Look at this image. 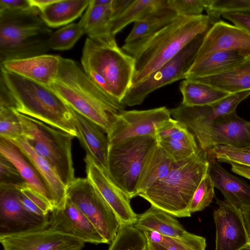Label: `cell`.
Returning a JSON list of instances; mask_svg holds the SVG:
<instances>
[{
    "label": "cell",
    "mask_w": 250,
    "mask_h": 250,
    "mask_svg": "<svg viewBox=\"0 0 250 250\" xmlns=\"http://www.w3.org/2000/svg\"><path fill=\"white\" fill-rule=\"evenodd\" d=\"M212 24L207 15L178 16L155 33L125 43L122 49L134 61L131 86L143 81L170 61Z\"/></svg>",
    "instance_id": "6da1fadb"
},
{
    "label": "cell",
    "mask_w": 250,
    "mask_h": 250,
    "mask_svg": "<svg viewBox=\"0 0 250 250\" xmlns=\"http://www.w3.org/2000/svg\"><path fill=\"white\" fill-rule=\"evenodd\" d=\"M49 87L72 110L93 121L107 134L114 115L125 105L94 83L75 61L60 57L58 76Z\"/></svg>",
    "instance_id": "7a4b0ae2"
},
{
    "label": "cell",
    "mask_w": 250,
    "mask_h": 250,
    "mask_svg": "<svg viewBox=\"0 0 250 250\" xmlns=\"http://www.w3.org/2000/svg\"><path fill=\"white\" fill-rule=\"evenodd\" d=\"M0 68V81L11 97L14 110L77 138L72 109L53 90Z\"/></svg>",
    "instance_id": "3957f363"
},
{
    "label": "cell",
    "mask_w": 250,
    "mask_h": 250,
    "mask_svg": "<svg viewBox=\"0 0 250 250\" xmlns=\"http://www.w3.org/2000/svg\"><path fill=\"white\" fill-rule=\"evenodd\" d=\"M208 167V152L200 148L191 158L175 162L164 178L138 196L173 216L189 217V203Z\"/></svg>",
    "instance_id": "277c9868"
},
{
    "label": "cell",
    "mask_w": 250,
    "mask_h": 250,
    "mask_svg": "<svg viewBox=\"0 0 250 250\" xmlns=\"http://www.w3.org/2000/svg\"><path fill=\"white\" fill-rule=\"evenodd\" d=\"M51 30L32 7L0 11V62L45 54Z\"/></svg>",
    "instance_id": "5b68a950"
},
{
    "label": "cell",
    "mask_w": 250,
    "mask_h": 250,
    "mask_svg": "<svg viewBox=\"0 0 250 250\" xmlns=\"http://www.w3.org/2000/svg\"><path fill=\"white\" fill-rule=\"evenodd\" d=\"M86 76L110 96L121 102L132 85L133 58L117 44L105 45L87 38L81 59Z\"/></svg>",
    "instance_id": "8992f818"
},
{
    "label": "cell",
    "mask_w": 250,
    "mask_h": 250,
    "mask_svg": "<svg viewBox=\"0 0 250 250\" xmlns=\"http://www.w3.org/2000/svg\"><path fill=\"white\" fill-rule=\"evenodd\" d=\"M15 112L21 125L22 136L34 151L48 162L66 187L75 179L72 156V141L74 137Z\"/></svg>",
    "instance_id": "52a82bcc"
},
{
    "label": "cell",
    "mask_w": 250,
    "mask_h": 250,
    "mask_svg": "<svg viewBox=\"0 0 250 250\" xmlns=\"http://www.w3.org/2000/svg\"><path fill=\"white\" fill-rule=\"evenodd\" d=\"M157 143L156 136L146 135L110 144L107 173L130 199L137 196L142 169L150 151Z\"/></svg>",
    "instance_id": "ba28073f"
},
{
    "label": "cell",
    "mask_w": 250,
    "mask_h": 250,
    "mask_svg": "<svg viewBox=\"0 0 250 250\" xmlns=\"http://www.w3.org/2000/svg\"><path fill=\"white\" fill-rule=\"evenodd\" d=\"M207 31L197 36L173 58L146 79L132 85L121 103L129 106L140 105L157 89L179 80L186 79Z\"/></svg>",
    "instance_id": "9c48e42d"
},
{
    "label": "cell",
    "mask_w": 250,
    "mask_h": 250,
    "mask_svg": "<svg viewBox=\"0 0 250 250\" xmlns=\"http://www.w3.org/2000/svg\"><path fill=\"white\" fill-rule=\"evenodd\" d=\"M66 188L67 198L91 222L106 244H110L122 223L96 188L87 177L75 178Z\"/></svg>",
    "instance_id": "30bf717a"
},
{
    "label": "cell",
    "mask_w": 250,
    "mask_h": 250,
    "mask_svg": "<svg viewBox=\"0 0 250 250\" xmlns=\"http://www.w3.org/2000/svg\"><path fill=\"white\" fill-rule=\"evenodd\" d=\"M248 123L234 111L207 123L185 126L194 135L199 147L208 152L220 145L239 148L250 146Z\"/></svg>",
    "instance_id": "8fae6325"
},
{
    "label": "cell",
    "mask_w": 250,
    "mask_h": 250,
    "mask_svg": "<svg viewBox=\"0 0 250 250\" xmlns=\"http://www.w3.org/2000/svg\"><path fill=\"white\" fill-rule=\"evenodd\" d=\"M165 106L143 110H123L115 114L107 136L110 144L138 136H156L157 130L171 117Z\"/></svg>",
    "instance_id": "7c38bea8"
},
{
    "label": "cell",
    "mask_w": 250,
    "mask_h": 250,
    "mask_svg": "<svg viewBox=\"0 0 250 250\" xmlns=\"http://www.w3.org/2000/svg\"><path fill=\"white\" fill-rule=\"evenodd\" d=\"M49 216L39 217L23 206L18 188L0 185V236L44 229Z\"/></svg>",
    "instance_id": "4fadbf2b"
},
{
    "label": "cell",
    "mask_w": 250,
    "mask_h": 250,
    "mask_svg": "<svg viewBox=\"0 0 250 250\" xmlns=\"http://www.w3.org/2000/svg\"><path fill=\"white\" fill-rule=\"evenodd\" d=\"M3 250H81L85 242L54 230L44 229L0 236Z\"/></svg>",
    "instance_id": "5bb4252c"
},
{
    "label": "cell",
    "mask_w": 250,
    "mask_h": 250,
    "mask_svg": "<svg viewBox=\"0 0 250 250\" xmlns=\"http://www.w3.org/2000/svg\"><path fill=\"white\" fill-rule=\"evenodd\" d=\"M213 212L216 226L215 250H239L250 244L241 209L216 199Z\"/></svg>",
    "instance_id": "9a60e30c"
},
{
    "label": "cell",
    "mask_w": 250,
    "mask_h": 250,
    "mask_svg": "<svg viewBox=\"0 0 250 250\" xmlns=\"http://www.w3.org/2000/svg\"><path fill=\"white\" fill-rule=\"evenodd\" d=\"M87 178L113 209L122 224L134 225L138 215L133 210L130 199L89 155L84 158Z\"/></svg>",
    "instance_id": "2e32d148"
},
{
    "label": "cell",
    "mask_w": 250,
    "mask_h": 250,
    "mask_svg": "<svg viewBox=\"0 0 250 250\" xmlns=\"http://www.w3.org/2000/svg\"><path fill=\"white\" fill-rule=\"evenodd\" d=\"M250 49V34L223 21L214 22L206 32L194 62L216 52Z\"/></svg>",
    "instance_id": "e0dca14e"
},
{
    "label": "cell",
    "mask_w": 250,
    "mask_h": 250,
    "mask_svg": "<svg viewBox=\"0 0 250 250\" xmlns=\"http://www.w3.org/2000/svg\"><path fill=\"white\" fill-rule=\"evenodd\" d=\"M49 227L85 243L106 244L91 222L67 198L63 208H55L50 212Z\"/></svg>",
    "instance_id": "ac0fdd59"
},
{
    "label": "cell",
    "mask_w": 250,
    "mask_h": 250,
    "mask_svg": "<svg viewBox=\"0 0 250 250\" xmlns=\"http://www.w3.org/2000/svg\"><path fill=\"white\" fill-rule=\"evenodd\" d=\"M133 226L141 231H155L164 236L180 240L198 250H206L205 238L188 232L173 216L152 206L138 215Z\"/></svg>",
    "instance_id": "d6986e66"
},
{
    "label": "cell",
    "mask_w": 250,
    "mask_h": 250,
    "mask_svg": "<svg viewBox=\"0 0 250 250\" xmlns=\"http://www.w3.org/2000/svg\"><path fill=\"white\" fill-rule=\"evenodd\" d=\"M250 95V90L230 94L220 101L209 105L187 106L181 104L169 109L174 119L184 125L202 124L234 111L238 104Z\"/></svg>",
    "instance_id": "ffe728a7"
},
{
    "label": "cell",
    "mask_w": 250,
    "mask_h": 250,
    "mask_svg": "<svg viewBox=\"0 0 250 250\" xmlns=\"http://www.w3.org/2000/svg\"><path fill=\"white\" fill-rule=\"evenodd\" d=\"M60 56L44 54L25 59L10 60L0 64L7 71L49 86L56 79Z\"/></svg>",
    "instance_id": "44dd1931"
},
{
    "label": "cell",
    "mask_w": 250,
    "mask_h": 250,
    "mask_svg": "<svg viewBox=\"0 0 250 250\" xmlns=\"http://www.w3.org/2000/svg\"><path fill=\"white\" fill-rule=\"evenodd\" d=\"M0 154L15 166L26 185L54 208L51 195L44 179L25 152L13 141L0 137Z\"/></svg>",
    "instance_id": "7402d4cb"
},
{
    "label": "cell",
    "mask_w": 250,
    "mask_h": 250,
    "mask_svg": "<svg viewBox=\"0 0 250 250\" xmlns=\"http://www.w3.org/2000/svg\"><path fill=\"white\" fill-rule=\"evenodd\" d=\"M78 137L86 152L106 172L110 145L107 133L98 124L73 110Z\"/></svg>",
    "instance_id": "603a6c76"
},
{
    "label": "cell",
    "mask_w": 250,
    "mask_h": 250,
    "mask_svg": "<svg viewBox=\"0 0 250 250\" xmlns=\"http://www.w3.org/2000/svg\"><path fill=\"white\" fill-rule=\"evenodd\" d=\"M208 155L209 174L214 187L221 192L225 201L240 209L244 206H250V186L229 173L214 157Z\"/></svg>",
    "instance_id": "cb8c5ba5"
},
{
    "label": "cell",
    "mask_w": 250,
    "mask_h": 250,
    "mask_svg": "<svg viewBox=\"0 0 250 250\" xmlns=\"http://www.w3.org/2000/svg\"><path fill=\"white\" fill-rule=\"evenodd\" d=\"M111 2L106 5L95 4L90 0L86 11L79 23L88 38L105 45L116 44L111 28Z\"/></svg>",
    "instance_id": "d4e9b609"
},
{
    "label": "cell",
    "mask_w": 250,
    "mask_h": 250,
    "mask_svg": "<svg viewBox=\"0 0 250 250\" xmlns=\"http://www.w3.org/2000/svg\"><path fill=\"white\" fill-rule=\"evenodd\" d=\"M188 80L209 85L230 94L250 90V59H245L214 74Z\"/></svg>",
    "instance_id": "484cf974"
},
{
    "label": "cell",
    "mask_w": 250,
    "mask_h": 250,
    "mask_svg": "<svg viewBox=\"0 0 250 250\" xmlns=\"http://www.w3.org/2000/svg\"><path fill=\"white\" fill-rule=\"evenodd\" d=\"M29 157L44 179L52 196L54 209H62L67 201L66 188L48 162L38 154L22 136L12 141Z\"/></svg>",
    "instance_id": "4316f807"
},
{
    "label": "cell",
    "mask_w": 250,
    "mask_h": 250,
    "mask_svg": "<svg viewBox=\"0 0 250 250\" xmlns=\"http://www.w3.org/2000/svg\"><path fill=\"white\" fill-rule=\"evenodd\" d=\"M175 162L157 143L150 151L142 169L137 188V196L164 178Z\"/></svg>",
    "instance_id": "83f0119b"
},
{
    "label": "cell",
    "mask_w": 250,
    "mask_h": 250,
    "mask_svg": "<svg viewBox=\"0 0 250 250\" xmlns=\"http://www.w3.org/2000/svg\"><path fill=\"white\" fill-rule=\"evenodd\" d=\"M90 0H55L40 11V16L50 28L66 25L81 16Z\"/></svg>",
    "instance_id": "f1b7e54d"
},
{
    "label": "cell",
    "mask_w": 250,
    "mask_h": 250,
    "mask_svg": "<svg viewBox=\"0 0 250 250\" xmlns=\"http://www.w3.org/2000/svg\"><path fill=\"white\" fill-rule=\"evenodd\" d=\"M183 96L181 104L187 106H202L216 103L230 94L209 85L185 79L179 85Z\"/></svg>",
    "instance_id": "f546056e"
},
{
    "label": "cell",
    "mask_w": 250,
    "mask_h": 250,
    "mask_svg": "<svg viewBox=\"0 0 250 250\" xmlns=\"http://www.w3.org/2000/svg\"><path fill=\"white\" fill-rule=\"evenodd\" d=\"M245 59L240 50L223 51L212 54L203 59L194 62L186 79L214 74Z\"/></svg>",
    "instance_id": "4dcf8cb0"
},
{
    "label": "cell",
    "mask_w": 250,
    "mask_h": 250,
    "mask_svg": "<svg viewBox=\"0 0 250 250\" xmlns=\"http://www.w3.org/2000/svg\"><path fill=\"white\" fill-rule=\"evenodd\" d=\"M178 16L167 4L151 12L145 18L134 23L125 40L128 43L151 35L176 19Z\"/></svg>",
    "instance_id": "1f68e13d"
},
{
    "label": "cell",
    "mask_w": 250,
    "mask_h": 250,
    "mask_svg": "<svg viewBox=\"0 0 250 250\" xmlns=\"http://www.w3.org/2000/svg\"><path fill=\"white\" fill-rule=\"evenodd\" d=\"M167 2V0H133L121 14L111 21L112 34L115 36L128 24L142 20Z\"/></svg>",
    "instance_id": "d6a6232c"
},
{
    "label": "cell",
    "mask_w": 250,
    "mask_h": 250,
    "mask_svg": "<svg viewBox=\"0 0 250 250\" xmlns=\"http://www.w3.org/2000/svg\"><path fill=\"white\" fill-rule=\"evenodd\" d=\"M146 239L133 225L122 224L108 250H144Z\"/></svg>",
    "instance_id": "836d02e7"
},
{
    "label": "cell",
    "mask_w": 250,
    "mask_h": 250,
    "mask_svg": "<svg viewBox=\"0 0 250 250\" xmlns=\"http://www.w3.org/2000/svg\"><path fill=\"white\" fill-rule=\"evenodd\" d=\"M84 34L79 22L69 24L52 33L50 39V48L59 51L70 49Z\"/></svg>",
    "instance_id": "e575fe53"
},
{
    "label": "cell",
    "mask_w": 250,
    "mask_h": 250,
    "mask_svg": "<svg viewBox=\"0 0 250 250\" xmlns=\"http://www.w3.org/2000/svg\"><path fill=\"white\" fill-rule=\"evenodd\" d=\"M205 10L213 24L225 13H250V0H209Z\"/></svg>",
    "instance_id": "d590c367"
},
{
    "label": "cell",
    "mask_w": 250,
    "mask_h": 250,
    "mask_svg": "<svg viewBox=\"0 0 250 250\" xmlns=\"http://www.w3.org/2000/svg\"><path fill=\"white\" fill-rule=\"evenodd\" d=\"M208 154L217 161L250 167V151L229 146H217Z\"/></svg>",
    "instance_id": "8d00e7d4"
},
{
    "label": "cell",
    "mask_w": 250,
    "mask_h": 250,
    "mask_svg": "<svg viewBox=\"0 0 250 250\" xmlns=\"http://www.w3.org/2000/svg\"><path fill=\"white\" fill-rule=\"evenodd\" d=\"M214 188L208 171L201 181L189 203L188 211L190 214L201 211L210 205L215 197Z\"/></svg>",
    "instance_id": "74e56055"
},
{
    "label": "cell",
    "mask_w": 250,
    "mask_h": 250,
    "mask_svg": "<svg viewBox=\"0 0 250 250\" xmlns=\"http://www.w3.org/2000/svg\"><path fill=\"white\" fill-rule=\"evenodd\" d=\"M21 202L33 214L40 217H49L54 209L52 205L26 184L19 188Z\"/></svg>",
    "instance_id": "f35d334b"
},
{
    "label": "cell",
    "mask_w": 250,
    "mask_h": 250,
    "mask_svg": "<svg viewBox=\"0 0 250 250\" xmlns=\"http://www.w3.org/2000/svg\"><path fill=\"white\" fill-rule=\"evenodd\" d=\"M159 145L175 162L187 160L194 156L200 147L197 143L176 139L157 140Z\"/></svg>",
    "instance_id": "ab89813d"
},
{
    "label": "cell",
    "mask_w": 250,
    "mask_h": 250,
    "mask_svg": "<svg viewBox=\"0 0 250 250\" xmlns=\"http://www.w3.org/2000/svg\"><path fill=\"white\" fill-rule=\"evenodd\" d=\"M22 136L21 125L15 111L0 105V137L14 141Z\"/></svg>",
    "instance_id": "60d3db41"
},
{
    "label": "cell",
    "mask_w": 250,
    "mask_h": 250,
    "mask_svg": "<svg viewBox=\"0 0 250 250\" xmlns=\"http://www.w3.org/2000/svg\"><path fill=\"white\" fill-rule=\"evenodd\" d=\"M156 136L157 140L176 139L190 143H197L194 135L185 125L171 118L157 130Z\"/></svg>",
    "instance_id": "b9f144b4"
},
{
    "label": "cell",
    "mask_w": 250,
    "mask_h": 250,
    "mask_svg": "<svg viewBox=\"0 0 250 250\" xmlns=\"http://www.w3.org/2000/svg\"><path fill=\"white\" fill-rule=\"evenodd\" d=\"M142 232L150 250H198L180 240L164 236L155 231Z\"/></svg>",
    "instance_id": "7bdbcfd3"
},
{
    "label": "cell",
    "mask_w": 250,
    "mask_h": 250,
    "mask_svg": "<svg viewBox=\"0 0 250 250\" xmlns=\"http://www.w3.org/2000/svg\"><path fill=\"white\" fill-rule=\"evenodd\" d=\"M209 0H167V6L179 16L202 15Z\"/></svg>",
    "instance_id": "ee69618b"
},
{
    "label": "cell",
    "mask_w": 250,
    "mask_h": 250,
    "mask_svg": "<svg viewBox=\"0 0 250 250\" xmlns=\"http://www.w3.org/2000/svg\"><path fill=\"white\" fill-rule=\"evenodd\" d=\"M25 183L15 166L0 154V185L19 188Z\"/></svg>",
    "instance_id": "f6af8a7d"
},
{
    "label": "cell",
    "mask_w": 250,
    "mask_h": 250,
    "mask_svg": "<svg viewBox=\"0 0 250 250\" xmlns=\"http://www.w3.org/2000/svg\"><path fill=\"white\" fill-rule=\"evenodd\" d=\"M222 16L250 34V13H229Z\"/></svg>",
    "instance_id": "bcb514c9"
},
{
    "label": "cell",
    "mask_w": 250,
    "mask_h": 250,
    "mask_svg": "<svg viewBox=\"0 0 250 250\" xmlns=\"http://www.w3.org/2000/svg\"><path fill=\"white\" fill-rule=\"evenodd\" d=\"M32 8L29 0H0V11L22 10Z\"/></svg>",
    "instance_id": "7dc6e473"
},
{
    "label": "cell",
    "mask_w": 250,
    "mask_h": 250,
    "mask_svg": "<svg viewBox=\"0 0 250 250\" xmlns=\"http://www.w3.org/2000/svg\"><path fill=\"white\" fill-rule=\"evenodd\" d=\"M133 0H112L111 3L112 20L121 14Z\"/></svg>",
    "instance_id": "c3c4849f"
},
{
    "label": "cell",
    "mask_w": 250,
    "mask_h": 250,
    "mask_svg": "<svg viewBox=\"0 0 250 250\" xmlns=\"http://www.w3.org/2000/svg\"><path fill=\"white\" fill-rule=\"evenodd\" d=\"M231 165L232 171L250 180V167L235 164Z\"/></svg>",
    "instance_id": "681fc988"
},
{
    "label": "cell",
    "mask_w": 250,
    "mask_h": 250,
    "mask_svg": "<svg viewBox=\"0 0 250 250\" xmlns=\"http://www.w3.org/2000/svg\"><path fill=\"white\" fill-rule=\"evenodd\" d=\"M241 210L250 244V206L243 207Z\"/></svg>",
    "instance_id": "f907efd6"
},
{
    "label": "cell",
    "mask_w": 250,
    "mask_h": 250,
    "mask_svg": "<svg viewBox=\"0 0 250 250\" xmlns=\"http://www.w3.org/2000/svg\"><path fill=\"white\" fill-rule=\"evenodd\" d=\"M31 6L38 9L40 11L55 0H29Z\"/></svg>",
    "instance_id": "816d5d0a"
},
{
    "label": "cell",
    "mask_w": 250,
    "mask_h": 250,
    "mask_svg": "<svg viewBox=\"0 0 250 250\" xmlns=\"http://www.w3.org/2000/svg\"><path fill=\"white\" fill-rule=\"evenodd\" d=\"M240 51L245 59H250V49L240 50Z\"/></svg>",
    "instance_id": "f5cc1de1"
},
{
    "label": "cell",
    "mask_w": 250,
    "mask_h": 250,
    "mask_svg": "<svg viewBox=\"0 0 250 250\" xmlns=\"http://www.w3.org/2000/svg\"><path fill=\"white\" fill-rule=\"evenodd\" d=\"M239 250H250V244H248Z\"/></svg>",
    "instance_id": "db71d44e"
},
{
    "label": "cell",
    "mask_w": 250,
    "mask_h": 250,
    "mask_svg": "<svg viewBox=\"0 0 250 250\" xmlns=\"http://www.w3.org/2000/svg\"><path fill=\"white\" fill-rule=\"evenodd\" d=\"M144 250H150V249H149L147 245V242H146V248H145V249Z\"/></svg>",
    "instance_id": "11a10c76"
},
{
    "label": "cell",
    "mask_w": 250,
    "mask_h": 250,
    "mask_svg": "<svg viewBox=\"0 0 250 250\" xmlns=\"http://www.w3.org/2000/svg\"><path fill=\"white\" fill-rule=\"evenodd\" d=\"M248 128H249V131L250 133V122H248Z\"/></svg>",
    "instance_id": "9f6ffc18"
},
{
    "label": "cell",
    "mask_w": 250,
    "mask_h": 250,
    "mask_svg": "<svg viewBox=\"0 0 250 250\" xmlns=\"http://www.w3.org/2000/svg\"><path fill=\"white\" fill-rule=\"evenodd\" d=\"M244 149H246L249 150V151H250V146L248 147H247V148H245Z\"/></svg>",
    "instance_id": "6f0895ef"
}]
</instances>
